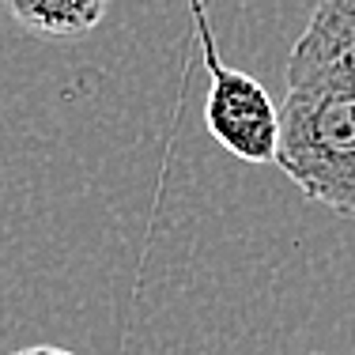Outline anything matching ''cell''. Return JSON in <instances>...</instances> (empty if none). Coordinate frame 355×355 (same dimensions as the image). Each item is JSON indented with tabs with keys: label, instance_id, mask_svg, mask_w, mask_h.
<instances>
[{
	"label": "cell",
	"instance_id": "obj_1",
	"mask_svg": "<svg viewBox=\"0 0 355 355\" xmlns=\"http://www.w3.org/2000/svg\"><path fill=\"white\" fill-rule=\"evenodd\" d=\"M276 166L306 200L336 216H355V95L287 91Z\"/></svg>",
	"mask_w": 355,
	"mask_h": 355
},
{
	"label": "cell",
	"instance_id": "obj_2",
	"mask_svg": "<svg viewBox=\"0 0 355 355\" xmlns=\"http://www.w3.org/2000/svg\"><path fill=\"white\" fill-rule=\"evenodd\" d=\"M189 8H193V23H197L200 53H205V69H208V98H205L208 132L216 137L219 148H227L242 163H253V166L276 163L280 106L272 103V95L261 80L219 61L205 0H189Z\"/></svg>",
	"mask_w": 355,
	"mask_h": 355
},
{
	"label": "cell",
	"instance_id": "obj_3",
	"mask_svg": "<svg viewBox=\"0 0 355 355\" xmlns=\"http://www.w3.org/2000/svg\"><path fill=\"white\" fill-rule=\"evenodd\" d=\"M287 91L355 95V0H318L287 57Z\"/></svg>",
	"mask_w": 355,
	"mask_h": 355
},
{
	"label": "cell",
	"instance_id": "obj_4",
	"mask_svg": "<svg viewBox=\"0 0 355 355\" xmlns=\"http://www.w3.org/2000/svg\"><path fill=\"white\" fill-rule=\"evenodd\" d=\"M8 8L38 38H83L106 19L110 0H8Z\"/></svg>",
	"mask_w": 355,
	"mask_h": 355
},
{
	"label": "cell",
	"instance_id": "obj_5",
	"mask_svg": "<svg viewBox=\"0 0 355 355\" xmlns=\"http://www.w3.org/2000/svg\"><path fill=\"white\" fill-rule=\"evenodd\" d=\"M12 355H76V352L57 348V344H35V348H19V352H12Z\"/></svg>",
	"mask_w": 355,
	"mask_h": 355
}]
</instances>
